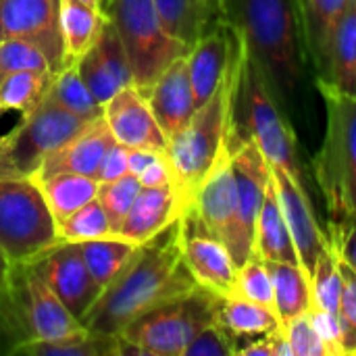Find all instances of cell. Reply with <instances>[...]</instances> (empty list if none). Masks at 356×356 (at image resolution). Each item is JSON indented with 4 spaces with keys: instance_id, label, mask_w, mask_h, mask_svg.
Here are the masks:
<instances>
[{
    "instance_id": "c3c4849f",
    "label": "cell",
    "mask_w": 356,
    "mask_h": 356,
    "mask_svg": "<svg viewBox=\"0 0 356 356\" xmlns=\"http://www.w3.org/2000/svg\"><path fill=\"white\" fill-rule=\"evenodd\" d=\"M2 177H19L17 175V171L13 169V165L8 163V156H6V150H4V146H2V142H0V179ZM25 177V175H23Z\"/></svg>"
},
{
    "instance_id": "e0dca14e",
    "label": "cell",
    "mask_w": 356,
    "mask_h": 356,
    "mask_svg": "<svg viewBox=\"0 0 356 356\" xmlns=\"http://www.w3.org/2000/svg\"><path fill=\"white\" fill-rule=\"evenodd\" d=\"M102 117L119 144L127 148H150L165 152L169 140L161 129L146 96L136 86L115 94L104 104Z\"/></svg>"
},
{
    "instance_id": "484cf974",
    "label": "cell",
    "mask_w": 356,
    "mask_h": 356,
    "mask_svg": "<svg viewBox=\"0 0 356 356\" xmlns=\"http://www.w3.org/2000/svg\"><path fill=\"white\" fill-rule=\"evenodd\" d=\"M217 321L229 332V336L236 342L259 338L282 330V321L273 309H267L263 305H257L236 294L219 300Z\"/></svg>"
},
{
    "instance_id": "d6a6232c",
    "label": "cell",
    "mask_w": 356,
    "mask_h": 356,
    "mask_svg": "<svg viewBox=\"0 0 356 356\" xmlns=\"http://www.w3.org/2000/svg\"><path fill=\"white\" fill-rule=\"evenodd\" d=\"M311 290H313V307L330 313L340 311L342 298V271L338 263V254L330 244L317 257L313 275H311Z\"/></svg>"
},
{
    "instance_id": "83f0119b",
    "label": "cell",
    "mask_w": 356,
    "mask_h": 356,
    "mask_svg": "<svg viewBox=\"0 0 356 356\" xmlns=\"http://www.w3.org/2000/svg\"><path fill=\"white\" fill-rule=\"evenodd\" d=\"M273 290H275V313L282 321V327L298 317L309 313L313 307L311 277L298 263H267Z\"/></svg>"
},
{
    "instance_id": "4316f807",
    "label": "cell",
    "mask_w": 356,
    "mask_h": 356,
    "mask_svg": "<svg viewBox=\"0 0 356 356\" xmlns=\"http://www.w3.org/2000/svg\"><path fill=\"white\" fill-rule=\"evenodd\" d=\"M13 355L25 356H121V338L113 334L92 332L81 327L79 332L60 340L25 342L13 350Z\"/></svg>"
},
{
    "instance_id": "52a82bcc",
    "label": "cell",
    "mask_w": 356,
    "mask_h": 356,
    "mask_svg": "<svg viewBox=\"0 0 356 356\" xmlns=\"http://www.w3.org/2000/svg\"><path fill=\"white\" fill-rule=\"evenodd\" d=\"M104 13L123 42L134 86L140 92H146L173 60L190 52V46L167 29L154 0H108Z\"/></svg>"
},
{
    "instance_id": "7a4b0ae2",
    "label": "cell",
    "mask_w": 356,
    "mask_h": 356,
    "mask_svg": "<svg viewBox=\"0 0 356 356\" xmlns=\"http://www.w3.org/2000/svg\"><path fill=\"white\" fill-rule=\"evenodd\" d=\"M221 19L244 38L271 94L290 115L305 79L296 0H221Z\"/></svg>"
},
{
    "instance_id": "60d3db41",
    "label": "cell",
    "mask_w": 356,
    "mask_h": 356,
    "mask_svg": "<svg viewBox=\"0 0 356 356\" xmlns=\"http://www.w3.org/2000/svg\"><path fill=\"white\" fill-rule=\"evenodd\" d=\"M309 319H311L319 340L323 342L327 356H344V350H342V327H340L338 313H330V311H321L317 307H311L309 309Z\"/></svg>"
},
{
    "instance_id": "d4e9b609",
    "label": "cell",
    "mask_w": 356,
    "mask_h": 356,
    "mask_svg": "<svg viewBox=\"0 0 356 356\" xmlns=\"http://www.w3.org/2000/svg\"><path fill=\"white\" fill-rule=\"evenodd\" d=\"M319 81L334 90L356 96V0H350L332 38L330 60Z\"/></svg>"
},
{
    "instance_id": "4fadbf2b",
    "label": "cell",
    "mask_w": 356,
    "mask_h": 356,
    "mask_svg": "<svg viewBox=\"0 0 356 356\" xmlns=\"http://www.w3.org/2000/svg\"><path fill=\"white\" fill-rule=\"evenodd\" d=\"M181 225L184 261L194 280L221 298L232 296L236 292L238 265L229 248L211 236L190 211L181 215Z\"/></svg>"
},
{
    "instance_id": "5b68a950",
    "label": "cell",
    "mask_w": 356,
    "mask_h": 356,
    "mask_svg": "<svg viewBox=\"0 0 356 356\" xmlns=\"http://www.w3.org/2000/svg\"><path fill=\"white\" fill-rule=\"evenodd\" d=\"M325 100V134L313 169L327 202L330 223L356 221V96L317 79Z\"/></svg>"
},
{
    "instance_id": "2e32d148",
    "label": "cell",
    "mask_w": 356,
    "mask_h": 356,
    "mask_svg": "<svg viewBox=\"0 0 356 356\" xmlns=\"http://www.w3.org/2000/svg\"><path fill=\"white\" fill-rule=\"evenodd\" d=\"M81 79L94 94V98L104 106L115 94L134 86L131 65L127 60L123 42L111 23H104L96 44L75 63Z\"/></svg>"
},
{
    "instance_id": "836d02e7",
    "label": "cell",
    "mask_w": 356,
    "mask_h": 356,
    "mask_svg": "<svg viewBox=\"0 0 356 356\" xmlns=\"http://www.w3.org/2000/svg\"><path fill=\"white\" fill-rule=\"evenodd\" d=\"M56 236L58 242H90V240H98V238H106V236H115L111 221L102 209V204L96 200L88 202L86 207H81L79 211H75L73 215H69L65 221H60L56 225Z\"/></svg>"
},
{
    "instance_id": "681fc988",
    "label": "cell",
    "mask_w": 356,
    "mask_h": 356,
    "mask_svg": "<svg viewBox=\"0 0 356 356\" xmlns=\"http://www.w3.org/2000/svg\"><path fill=\"white\" fill-rule=\"evenodd\" d=\"M79 2H86V4H90V6H94V8H100V10H102V2H100V0H79Z\"/></svg>"
},
{
    "instance_id": "ffe728a7",
    "label": "cell",
    "mask_w": 356,
    "mask_h": 356,
    "mask_svg": "<svg viewBox=\"0 0 356 356\" xmlns=\"http://www.w3.org/2000/svg\"><path fill=\"white\" fill-rule=\"evenodd\" d=\"M234 50L232 27L221 21L219 25L204 31L188 52L190 81L194 90L196 104L202 106L219 88L221 79L227 73Z\"/></svg>"
},
{
    "instance_id": "ac0fdd59",
    "label": "cell",
    "mask_w": 356,
    "mask_h": 356,
    "mask_svg": "<svg viewBox=\"0 0 356 356\" xmlns=\"http://www.w3.org/2000/svg\"><path fill=\"white\" fill-rule=\"evenodd\" d=\"M165 131L167 140L179 131L196 113L198 104L194 98L192 81H190V69H188V54L173 60L159 79L142 92Z\"/></svg>"
},
{
    "instance_id": "9a60e30c",
    "label": "cell",
    "mask_w": 356,
    "mask_h": 356,
    "mask_svg": "<svg viewBox=\"0 0 356 356\" xmlns=\"http://www.w3.org/2000/svg\"><path fill=\"white\" fill-rule=\"evenodd\" d=\"M271 167V179L280 198V207L286 219V225L290 229V236L294 240V248L298 254V265L307 271V275H313L317 257L327 244L325 234L319 229V223L315 219L311 200L307 196V190L302 184H298L294 177H290L284 169Z\"/></svg>"
},
{
    "instance_id": "f35d334b",
    "label": "cell",
    "mask_w": 356,
    "mask_h": 356,
    "mask_svg": "<svg viewBox=\"0 0 356 356\" xmlns=\"http://www.w3.org/2000/svg\"><path fill=\"white\" fill-rule=\"evenodd\" d=\"M236 355V340L229 332L215 319L204 330H200L184 356H234Z\"/></svg>"
},
{
    "instance_id": "30bf717a",
    "label": "cell",
    "mask_w": 356,
    "mask_h": 356,
    "mask_svg": "<svg viewBox=\"0 0 356 356\" xmlns=\"http://www.w3.org/2000/svg\"><path fill=\"white\" fill-rule=\"evenodd\" d=\"M188 211L211 236H215L229 248L238 267H242L254 254L244 242L240 229L238 186L229 148H225V152L219 156L211 173L204 177Z\"/></svg>"
},
{
    "instance_id": "603a6c76",
    "label": "cell",
    "mask_w": 356,
    "mask_h": 356,
    "mask_svg": "<svg viewBox=\"0 0 356 356\" xmlns=\"http://www.w3.org/2000/svg\"><path fill=\"white\" fill-rule=\"evenodd\" d=\"M254 254H259L267 263H271V261L273 263H298L294 240L286 225L273 179H269V186H267V192L263 198V207L257 217Z\"/></svg>"
},
{
    "instance_id": "8fae6325",
    "label": "cell",
    "mask_w": 356,
    "mask_h": 356,
    "mask_svg": "<svg viewBox=\"0 0 356 356\" xmlns=\"http://www.w3.org/2000/svg\"><path fill=\"white\" fill-rule=\"evenodd\" d=\"M10 286L21 309L27 342L60 340L83 327L81 321L73 317L71 311L60 302L31 261L15 263Z\"/></svg>"
},
{
    "instance_id": "3957f363",
    "label": "cell",
    "mask_w": 356,
    "mask_h": 356,
    "mask_svg": "<svg viewBox=\"0 0 356 356\" xmlns=\"http://www.w3.org/2000/svg\"><path fill=\"white\" fill-rule=\"evenodd\" d=\"M232 38V60L219 88L202 106L196 108L192 119L169 138L165 148V159L171 169V184L179 196L184 211L190 209L200 184L227 148V138L234 121L236 90L242 69V35L234 27Z\"/></svg>"
},
{
    "instance_id": "d6986e66",
    "label": "cell",
    "mask_w": 356,
    "mask_h": 356,
    "mask_svg": "<svg viewBox=\"0 0 356 356\" xmlns=\"http://www.w3.org/2000/svg\"><path fill=\"white\" fill-rule=\"evenodd\" d=\"M115 142L117 140L111 134L104 117L92 119L79 134H75L58 150L46 156V161L33 173V179L44 181L58 173H81V175L96 177V171L104 152Z\"/></svg>"
},
{
    "instance_id": "9c48e42d",
    "label": "cell",
    "mask_w": 356,
    "mask_h": 356,
    "mask_svg": "<svg viewBox=\"0 0 356 356\" xmlns=\"http://www.w3.org/2000/svg\"><path fill=\"white\" fill-rule=\"evenodd\" d=\"M88 123L90 121L73 115L48 94L0 142L17 175L33 177L46 156L79 134Z\"/></svg>"
},
{
    "instance_id": "8992f818",
    "label": "cell",
    "mask_w": 356,
    "mask_h": 356,
    "mask_svg": "<svg viewBox=\"0 0 356 356\" xmlns=\"http://www.w3.org/2000/svg\"><path fill=\"white\" fill-rule=\"evenodd\" d=\"M221 296L198 286L194 292L150 309L121 334V356H184L194 336L217 319Z\"/></svg>"
},
{
    "instance_id": "7dc6e473",
    "label": "cell",
    "mask_w": 356,
    "mask_h": 356,
    "mask_svg": "<svg viewBox=\"0 0 356 356\" xmlns=\"http://www.w3.org/2000/svg\"><path fill=\"white\" fill-rule=\"evenodd\" d=\"M13 273H15V263L10 261V257L0 248V296L8 290L10 286V280H13Z\"/></svg>"
},
{
    "instance_id": "ba28073f",
    "label": "cell",
    "mask_w": 356,
    "mask_h": 356,
    "mask_svg": "<svg viewBox=\"0 0 356 356\" xmlns=\"http://www.w3.org/2000/svg\"><path fill=\"white\" fill-rule=\"evenodd\" d=\"M58 244L56 221L33 177L0 179V248L13 263H29Z\"/></svg>"
},
{
    "instance_id": "4dcf8cb0",
    "label": "cell",
    "mask_w": 356,
    "mask_h": 356,
    "mask_svg": "<svg viewBox=\"0 0 356 356\" xmlns=\"http://www.w3.org/2000/svg\"><path fill=\"white\" fill-rule=\"evenodd\" d=\"M54 75L40 71H17L0 75V113L13 111L27 117L50 92Z\"/></svg>"
},
{
    "instance_id": "cb8c5ba5",
    "label": "cell",
    "mask_w": 356,
    "mask_h": 356,
    "mask_svg": "<svg viewBox=\"0 0 356 356\" xmlns=\"http://www.w3.org/2000/svg\"><path fill=\"white\" fill-rule=\"evenodd\" d=\"M106 13L79 0H60V35L65 48V67L75 65L98 40Z\"/></svg>"
},
{
    "instance_id": "ab89813d",
    "label": "cell",
    "mask_w": 356,
    "mask_h": 356,
    "mask_svg": "<svg viewBox=\"0 0 356 356\" xmlns=\"http://www.w3.org/2000/svg\"><path fill=\"white\" fill-rule=\"evenodd\" d=\"M282 332H284L294 356H327L323 342L319 340V336L309 319V313L290 319L282 327Z\"/></svg>"
},
{
    "instance_id": "816d5d0a",
    "label": "cell",
    "mask_w": 356,
    "mask_h": 356,
    "mask_svg": "<svg viewBox=\"0 0 356 356\" xmlns=\"http://www.w3.org/2000/svg\"><path fill=\"white\" fill-rule=\"evenodd\" d=\"M302 4H305V0H296V10H298V8H300Z\"/></svg>"
},
{
    "instance_id": "ee69618b",
    "label": "cell",
    "mask_w": 356,
    "mask_h": 356,
    "mask_svg": "<svg viewBox=\"0 0 356 356\" xmlns=\"http://www.w3.org/2000/svg\"><path fill=\"white\" fill-rule=\"evenodd\" d=\"M142 188H159V186H169L171 184V169L169 163L165 159V154H161L154 163H150L142 175L138 177Z\"/></svg>"
},
{
    "instance_id": "8d00e7d4",
    "label": "cell",
    "mask_w": 356,
    "mask_h": 356,
    "mask_svg": "<svg viewBox=\"0 0 356 356\" xmlns=\"http://www.w3.org/2000/svg\"><path fill=\"white\" fill-rule=\"evenodd\" d=\"M17 71L52 73V67L38 44L25 38H4L0 42V75ZM54 75V73H52Z\"/></svg>"
},
{
    "instance_id": "e575fe53",
    "label": "cell",
    "mask_w": 356,
    "mask_h": 356,
    "mask_svg": "<svg viewBox=\"0 0 356 356\" xmlns=\"http://www.w3.org/2000/svg\"><path fill=\"white\" fill-rule=\"evenodd\" d=\"M234 294L275 311V290L267 261H263L259 254H252L242 267H238Z\"/></svg>"
},
{
    "instance_id": "7bdbcfd3",
    "label": "cell",
    "mask_w": 356,
    "mask_h": 356,
    "mask_svg": "<svg viewBox=\"0 0 356 356\" xmlns=\"http://www.w3.org/2000/svg\"><path fill=\"white\" fill-rule=\"evenodd\" d=\"M127 156H129V148L115 142L102 156L100 165H98V171H96V179L98 184H104V181H113V179H119L123 175L129 173V167H127Z\"/></svg>"
},
{
    "instance_id": "74e56055",
    "label": "cell",
    "mask_w": 356,
    "mask_h": 356,
    "mask_svg": "<svg viewBox=\"0 0 356 356\" xmlns=\"http://www.w3.org/2000/svg\"><path fill=\"white\" fill-rule=\"evenodd\" d=\"M167 29L190 48L200 38V21L192 0H154Z\"/></svg>"
},
{
    "instance_id": "f6af8a7d",
    "label": "cell",
    "mask_w": 356,
    "mask_h": 356,
    "mask_svg": "<svg viewBox=\"0 0 356 356\" xmlns=\"http://www.w3.org/2000/svg\"><path fill=\"white\" fill-rule=\"evenodd\" d=\"M192 2H194V8L198 13L200 35L223 21L221 19V0H192Z\"/></svg>"
},
{
    "instance_id": "44dd1931",
    "label": "cell",
    "mask_w": 356,
    "mask_h": 356,
    "mask_svg": "<svg viewBox=\"0 0 356 356\" xmlns=\"http://www.w3.org/2000/svg\"><path fill=\"white\" fill-rule=\"evenodd\" d=\"M181 213L184 209L173 184L142 188L115 236H121L136 244H144L167 225H171L177 217H181Z\"/></svg>"
},
{
    "instance_id": "5bb4252c",
    "label": "cell",
    "mask_w": 356,
    "mask_h": 356,
    "mask_svg": "<svg viewBox=\"0 0 356 356\" xmlns=\"http://www.w3.org/2000/svg\"><path fill=\"white\" fill-rule=\"evenodd\" d=\"M2 33L38 44L54 75L65 67L60 0H2Z\"/></svg>"
},
{
    "instance_id": "6da1fadb",
    "label": "cell",
    "mask_w": 356,
    "mask_h": 356,
    "mask_svg": "<svg viewBox=\"0 0 356 356\" xmlns=\"http://www.w3.org/2000/svg\"><path fill=\"white\" fill-rule=\"evenodd\" d=\"M181 227V217H177L154 238L140 244L127 267L81 319V325L119 336L150 309L194 292L200 284L184 261Z\"/></svg>"
},
{
    "instance_id": "7c38bea8",
    "label": "cell",
    "mask_w": 356,
    "mask_h": 356,
    "mask_svg": "<svg viewBox=\"0 0 356 356\" xmlns=\"http://www.w3.org/2000/svg\"><path fill=\"white\" fill-rule=\"evenodd\" d=\"M60 302L79 321L88 315L94 302L100 298L102 288L92 277L79 246L73 242H58L48 252L31 261Z\"/></svg>"
},
{
    "instance_id": "b9f144b4",
    "label": "cell",
    "mask_w": 356,
    "mask_h": 356,
    "mask_svg": "<svg viewBox=\"0 0 356 356\" xmlns=\"http://www.w3.org/2000/svg\"><path fill=\"white\" fill-rule=\"evenodd\" d=\"M325 238L336 254L356 271V221L330 223V232L325 234Z\"/></svg>"
},
{
    "instance_id": "7402d4cb",
    "label": "cell",
    "mask_w": 356,
    "mask_h": 356,
    "mask_svg": "<svg viewBox=\"0 0 356 356\" xmlns=\"http://www.w3.org/2000/svg\"><path fill=\"white\" fill-rule=\"evenodd\" d=\"M350 0H305L298 8L300 31L305 35V48L317 67V77L325 75L332 38Z\"/></svg>"
},
{
    "instance_id": "d590c367",
    "label": "cell",
    "mask_w": 356,
    "mask_h": 356,
    "mask_svg": "<svg viewBox=\"0 0 356 356\" xmlns=\"http://www.w3.org/2000/svg\"><path fill=\"white\" fill-rule=\"evenodd\" d=\"M142 190V184L136 175L127 173L119 179H113V181H104L100 184L98 188V202L102 204L108 221H111V227H113V234L119 232L123 219L127 217L131 204L136 202L138 194Z\"/></svg>"
},
{
    "instance_id": "f907efd6",
    "label": "cell",
    "mask_w": 356,
    "mask_h": 356,
    "mask_svg": "<svg viewBox=\"0 0 356 356\" xmlns=\"http://www.w3.org/2000/svg\"><path fill=\"white\" fill-rule=\"evenodd\" d=\"M4 40V33H2V0H0V42Z\"/></svg>"
},
{
    "instance_id": "f546056e",
    "label": "cell",
    "mask_w": 356,
    "mask_h": 356,
    "mask_svg": "<svg viewBox=\"0 0 356 356\" xmlns=\"http://www.w3.org/2000/svg\"><path fill=\"white\" fill-rule=\"evenodd\" d=\"M79 252L102 292L117 280V275L134 259L140 244L125 240L121 236H106L90 242H79Z\"/></svg>"
},
{
    "instance_id": "1f68e13d",
    "label": "cell",
    "mask_w": 356,
    "mask_h": 356,
    "mask_svg": "<svg viewBox=\"0 0 356 356\" xmlns=\"http://www.w3.org/2000/svg\"><path fill=\"white\" fill-rule=\"evenodd\" d=\"M48 94L60 106H65L67 111H71L73 115H77V117H81L86 121L102 117L104 106L94 98V94L90 92V88L81 79L75 65H67L54 75Z\"/></svg>"
},
{
    "instance_id": "f1b7e54d",
    "label": "cell",
    "mask_w": 356,
    "mask_h": 356,
    "mask_svg": "<svg viewBox=\"0 0 356 356\" xmlns=\"http://www.w3.org/2000/svg\"><path fill=\"white\" fill-rule=\"evenodd\" d=\"M38 184L44 192V198L56 225L81 207H86L88 202L96 200L100 188L96 177L81 173H58Z\"/></svg>"
},
{
    "instance_id": "bcb514c9",
    "label": "cell",
    "mask_w": 356,
    "mask_h": 356,
    "mask_svg": "<svg viewBox=\"0 0 356 356\" xmlns=\"http://www.w3.org/2000/svg\"><path fill=\"white\" fill-rule=\"evenodd\" d=\"M161 154L165 152H159V150H150V148H129V156H127V167H129V173L140 177L142 171L154 163Z\"/></svg>"
},
{
    "instance_id": "277c9868",
    "label": "cell",
    "mask_w": 356,
    "mask_h": 356,
    "mask_svg": "<svg viewBox=\"0 0 356 356\" xmlns=\"http://www.w3.org/2000/svg\"><path fill=\"white\" fill-rule=\"evenodd\" d=\"M248 138L259 144L269 165L284 169L290 177L305 186L294 131L286 121V113L271 94L269 83L250 58L248 46L242 38V69L236 90L234 121L227 148L234 150Z\"/></svg>"
},
{
    "instance_id": "f5cc1de1",
    "label": "cell",
    "mask_w": 356,
    "mask_h": 356,
    "mask_svg": "<svg viewBox=\"0 0 356 356\" xmlns=\"http://www.w3.org/2000/svg\"><path fill=\"white\" fill-rule=\"evenodd\" d=\"M100 2H102V10H104V6H106V2H108V0H100Z\"/></svg>"
}]
</instances>
